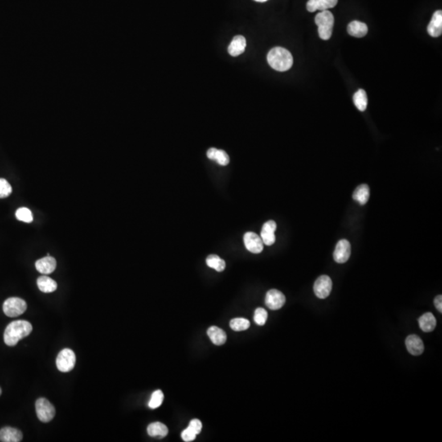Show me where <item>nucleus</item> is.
Segmentation results:
<instances>
[{
    "label": "nucleus",
    "mask_w": 442,
    "mask_h": 442,
    "mask_svg": "<svg viewBox=\"0 0 442 442\" xmlns=\"http://www.w3.org/2000/svg\"><path fill=\"white\" fill-rule=\"evenodd\" d=\"M32 332V325L26 320H16L7 326L4 339L7 346H14L20 340L27 337Z\"/></svg>",
    "instance_id": "nucleus-1"
},
{
    "label": "nucleus",
    "mask_w": 442,
    "mask_h": 442,
    "mask_svg": "<svg viewBox=\"0 0 442 442\" xmlns=\"http://www.w3.org/2000/svg\"><path fill=\"white\" fill-rule=\"evenodd\" d=\"M269 64L275 71H288L293 64V58L288 50L284 48H274L267 56Z\"/></svg>",
    "instance_id": "nucleus-2"
},
{
    "label": "nucleus",
    "mask_w": 442,
    "mask_h": 442,
    "mask_svg": "<svg viewBox=\"0 0 442 442\" xmlns=\"http://www.w3.org/2000/svg\"><path fill=\"white\" fill-rule=\"evenodd\" d=\"M316 23L318 26V31L320 39L328 40L330 39L333 34V26H334V17L333 13L329 10L320 12L316 17Z\"/></svg>",
    "instance_id": "nucleus-3"
},
{
    "label": "nucleus",
    "mask_w": 442,
    "mask_h": 442,
    "mask_svg": "<svg viewBox=\"0 0 442 442\" xmlns=\"http://www.w3.org/2000/svg\"><path fill=\"white\" fill-rule=\"evenodd\" d=\"M76 363V357L73 350L65 348L61 350L56 360L57 367L58 370L63 373H68L75 367Z\"/></svg>",
    "instance_id": "nucleus-4"
},
{
    "label": "nucleus",
    "mask_w": 442,
    "mask_h": 442,
    "mask_svg": "<svg viewBox=\"0 0 442 442\" xmlns=\"http://www.w3.org/2000/svg\"><path fill=\"white\" fill-rule=\"evenodd\" d=\"M27 309L26 301L19 297H10L5 300L3 305V311L9 317L21 316Z\"/></svg>",
    "instance_id": "nucleus-5"
},
{
    "label": "nucleus",
    "mask_w": 442,
    "mask_h": 442,
    "mask_svg": "<svg viewBox=\"0 0 442 442\" xmlns=\"http://www.w3.org/2000/svg\"><path fill=\"white\" fill-rule=\"evenodd\" d=\"M35 410L39 420L43 423H49L54 419L56 414L54 406L46 398H39L35 402Z\"/></svg>",
    "instance_id": "nucleus-6"
},
{
    "label": "nucleus",
    "mask_w": 442,
    "mask_h": 442,
    "mask_svg": "<svg viewBox=\"0 0 442 442\" xmlns=\"http://www.w3.org/2000/svg\"><path fill=\"white\" fill-rule=\"evenodd\" d=\"M333 288V282L328 275H321L316 279L314 284V292L317 297L325 299L330 295Z\"/></svg>",
    "instance_id": "nucleus-7"
},
{
    "label": "nucleus",
    "mask_w": 442,
    "mask_h": 442,
    "mask_svg": "<svg viewBox=\"0 0 442 442\" xmlns=\"http://www.w3.org/2000/svg\"><path fill=\"white\" fill-rule=\"evenodd\" d=\"M245 247L250 252L254 254H259L264 249V243L261 238L258 234L253 232H247L243 237Z\"/></svg>",
    "instance_id": "nucleus-8"
},
{
    "label": "nucleus",
    "mask_w": 442,
    "mask_h": 442,
    "mask_svg": "<svg viewBox=\"0 0 442 442\" xmlns=\"http://www.w3.org/2000/svg\"><path fill=\"white\" fill-rule=\"evenodd\" d=\"M350 253H351L350 243L346 239H342L340 240L336 246V249L333 252V259L337 263L343 264L349 260Z\"/></svg>",
    "instance_id": "nucleus-9"
},
{
    "label": "nucleus",
    "mask_w": 442,
    "mask_h": 442,
    "mask_svg": "<svg viewBox=\"0 0 442 442\" xmlns=\"http://www.w3.org/2000/svg\"><path fill=\"white\" fill-rule=\"evenodd\" d=\"M286 302V297L283 292L279 290L271 289L266 296V305L273 311L279 310L284 306Z\"/></svg>",
    "instance_id": "nucleus-10"
},
{
    "label": "nucleus",
    "mask_w": 442,
    "mask_h": 442,
    "mask_svg": "<svg viewBox=\"0 0 442 442\" xmlns=\"http://www.w3.org/2000/svg\"><path fill=\"white\" fill-rule=\"evenodd\" d=\"M277 225L274 220H269L264 224L260 232L262 242L267 246H271L275 243V230Z\"/></svg>",
    "instance_id": "nucleus-11"
},
{
    "label": "nucleus",
    "mask_w": 442,
    "mask_h": 442,
    "mask_svg": "<svg viewBox=\"0 0 442 442\" xmlns=\"http://www.w3.org/2000/svg\"><path fill=\"white\" fill-rule=\"evenodd\" d=\"M406 347L413 356H420L424 351V344L417 335H410L406 340Z\"/></svg>",
    "instance_id": "nucleus-12"
},
{
    "label": "nucleus",
    "mask_w": 442,
    "mask_h": 442,
    "mask_svg": "<svg viewBox=\"0 0 442 442\" xmlns=\"http://www.w3.org/2000/svg\"><path fill=\"white\" fill-rule=\"evenodd\" d=\"M57 267V261L54 257L50 255L46 257L41 258L35 262V268L40 274L50 275L55 271Z\"/></svg>",
    "instance_id": "nucleus-13"
},
{
    "label": "nucleus",
    "mask_w": 442,
    "mask_h": 442,
    "mask_svg": "<svg viewBox=\"0 0 442 442\" xmlns=\"http://www.w3.org/2000/svg\"><path fill=\"white\" fill-rule=\"evenodd\" d=\"M338 0H309L307 2L306 8L311 13L319 11L322 12L328 9L334 8L337 5Z\"/></svg>",
    "instance_id": "nucleus-14"
},
{
    "label": "nucleus",
    "mask_w": 442,
    "mask_h": 442,
    "mask_svg": "<svg viewBox=\"0 0 442 442\" xmlns=\"http://www.w3.org/2000/svg\"><path fill=\"white\" fill-rule=\"evenodd\" d=\"M22 431L17 428L5 427L0 430V441L19 442L22 441Z\"/></svg>",
    "instance_id": "nucleus-15"
},
{
    "label": "nucleus",
    "mask_w": 442,
    "mask_h": 442,
    "mask_svg": "<svg viewBox=\"0 0 442 442\" xmlns=\"http://www.w3.org/2000/svg\"><path fill=\"white\" fill-rule=\"evenodd\" d=\"M427 32L432 37H439L442 33V12H435L427 26Z\"/></svg>",
    "instance_id": "nucleus-16"
},
{
    "label": "nucleus",
    "mask_w": 442,
    "mask_h": 442,
    "mask_svg": "<svg viewBox=\"0 0 442 442\" xmlns=\"http://www.w3.org/2000/svg\"><path fill=\"white\" fill-rule=\"evenodd\" d=\"M246 46H247V41L244 37L243 35H236L231 41L230 46L228 48V51L231 56H239L244 53Z\"/></svg>",
    "instance_id": "nucleus-17"
},
{
    "label": "nucleus",
    "mask_w": 442,
    "mask_h": 442,
    "mask_svg": "<svg viewBox=\"0 0 442 442\" xmlns=\"http://www.w3.org/2000/svg\"><path fill=\"white\" fill-rule=\"evenodd\" d=\"M207 335L213 343L216 346L224 345L227 340L226 332L216 326L209 328L208 330H207Z\"/></svg>",
    "instance_id": "nucleus-18"
},
{
    "label": "nucleus",
    "mask_w": 442,
    "mask_h": 442,
    "mask_svg": "<svg viewBox=\"0 0 442 442\" xmlns=\"http://www.w3.org/2000/svg\"><path fill=\"white\" fill-rule=\"evenodd\" d=\"M419 324L420 329L425 333H431L436 326V318L432 314L425 313L419 319Z\"/></svg>",
    "instance_id": "nucleus-19"
},
{
    "label": "nucleus",
    "mask_w": 442,
    "mask_h": 442,
    "mask_svg": "<svg viewBox=\"0 0 442 442\" xmlns=\"http://www.w3.org/2000/svg\"><path fill=\"white\" fill-rule=\"evenodd\" d=\"M347 31L351 36L362 38L368 33V26L364 22L353 21L347 26Z\"/></svg>",
    "instance_id": "nucleus-20"
},
{
    "label": "nucleus",
    "mask_w": 442,
    "mask_h": 442,
    "mask_svg": "<svg viewBox=\"0 0 442 442\" xmlns=\"http://www.w3.org/2000/svg\"><path fill=\"white\" fill-rule=\"evenodd\" d=\"M207 157L210 160L217 161V163L221 165H227L230 163V157L224 150H219L215 148H211L208 149L207 153Z\"/></svg>",
    "instance_id": "nucleus-21"
},
{
    "label": "nucleus",
    "mask_w": 442,
    "mask_h": 442,
    "mask_svg": "<svg viewBox=\"0 0 442 442\" xmlns=\"http://www.w3.org/2000/svg\"><path fill=\"white\" fill-rule=\"evenodd\" d=\"M37 285L41 292L45 293H51L56 291L58 288V284L54 279L48 276H40L37 279Z\"/></svg>",
    "instance_id": "nucleus-22"
},
{
    "label": "nucleus",
    "mask_w": 442,
    "mask_h": 442,
    "mask_svg": "<svg viewBox=\"0 0 442 442\" xmlns=\"http://www.w3.org/2000/svg\"><path fill=\"white\" fill-rule=\"evenodd\" d=\"M148 435L153 437L163 438L167 436L168 428L165 424L160 423V422H156V423H151L148 425Z\"/></svg>",
    "instance_id": "nucleus-23"
},
{
    "label": "nucleus",
    "mask_w": 442,
    "mask_h": 442,
    "mask_svg": "<svg viewBox=\"0 0 442 442\" xmlns=\"http://www.w3.org/2000/svg\"><path fill=\"white\" fill-rule=\"evenodd\" d=\"M369 187L367 185H361L356 189L352 198L361 205L367 203L369 198Z\"/></svg>",
    "instance_id": "nucleus-24"
},
{
    "label": "nucleus",
    "mask_w": 442,
    "mask_h": 442,
    "mask_svg": "<svg viewBox=\"0 0 442 442\" xmlns=\"http://www.w3.org/2000/svg\"><path fill=\"white\" fill-rule=\"evenodd\" d=\"M353 101H354L355 105L358 108L359 111L364 112L367 108V94L364 90H359L353 97Z\"/></svg>",
    "instance_id": "nucleus-25"
},
{
    "label": "nucleus",
    "mask_w": 442,
    "mask_h": 442,
    "mask_svg": "<svg viewBox=\"0 0 442 442\" xmlns=\"http://www.w3.org/2000/svg\"><path fill=\"white\" fill-rule=\"evenodd\" d=\"M206 264L218 272L224 271L226 266V261L217 255H208V257L206 258Z\"/></svg>",
    "instance_id": "nucleus-26"
},
{
    "label": "nucleus",
    "mask_w": 442,
    "mask_h": 442,
    "mask_svg": "<svg viewBox=\"0 0 442 442\" xmlns=\"http://www.w3.org/2000/svg\"><path fill=\"white\" fill-rule=\"evenodd\" d=\"M230 328L236 332L247 330L250 327L249 320L244 318H235L230 321Z\"/></svg>",
    "instance_id": "nucleus-27"
},
{
    "label": "nucleus",
    "mask_w": 442,
    "mask_h": 442,
    "mask_svg": "<svg viewBox=\"0 0 442 442\" xmlns=\"http://www.w3.org/2000/svg\"><path fill=\"white\" fill-rule=\"evenodd\" d=\"M16 217L17 219L26 223H31L33 221L32 212L26 207H21L16 211Z\"/></svg>",
    "instance_id": "nucleus-28"
},
{
    "label": "nucleus",
    "mask_w": 442,
    "mask_h": 442,
    "mask_svg": "<svg viewBox=\"0 0 442 442\" xmlns=\"http://www.w3.org/2000/svg\"><path fill=\"white\" fill-rule=\"evenodd\" d=\"M164 394L161 390H157L153 393L151 396L150 402L148 403V406L151 409H157L161 406L163 402Z\"/></svg>",
    "instance_id": "nucleus-29"
},
{
    "label": "nucleus",
    "mask_w": 442,
    "mask_h": 442,
    "mask_svg": "<svg viewBox=\"0 0 442 442\" xmlns=\"http://www.w3.org/2000/svg\"><path fill=\"white\" fill-rule=\"evenodd\" d=\"M268 319V313L263 308H257L254 314V321L259 326H263L267 323Z\"/></svg>",
    "instance_id": "nucleus-30"
},
{
    "label": "nucleus",
    "mask_w": 442,
    "mask_h": 442,
    "mask_svg": "<svg viewBox=\"0 0 442 442\" xmlns=\"http://www.w3.org/2000/svg\"><path fill=\"white\" fill-rule=\"evenodd\" d=\"M13 189L5 179H0V198H6L12 193Z\"/></svg>",
    "instance_id": "nucleus-31"
},
{
    "label": "nucleus",
    "mask_w": 442,
    "mask_h": 442,
    "mask_svg": "<svg viewBox=\"0 0 442 442\" xmlns=\"http://www.w3.org/2000/svg\"><path fill=\"white\" fill-rule=\"evenodd\" d=\"M181 436H182V439L185 440V441L190 442L195 440L197 434H196L195 432L190 428V427H188L186 429L184 430V431H182Z\"/></svg>",
    "instance_id": "nucleus-32"
},
{
    "label": "nucleus",
    "mask_w": 442,
    "mask_h": 442,
    "mask_svg": "<svg viewBox=\"0 0 442 442\" xmlns=\"http://www.w3.org/2000/svg\"><path fill=\"white\" fill-rule=\"evenodd\" d=\"M189 427H190L192 430H193L194 432H195L197 435L199 434L202 431V422L199 420V419H193V420L189 423Z\"/></svg>",
    "instance_id": "nucleus-33"
},
{
    "label": "nucleus",
    "mask_w": 442,
    "mask_h": 442,
    "mask_svg": "<svg viewBox=\"0 0 442 442\" xmlns=\"http://www.w3.org/2000/svg\"><path fill=\"white\" fill-rule=\"evenodd\" d=\"M434 305L436 306L438 312L442 313V296L438 295L436 296V298L434 300Z\"/></svg>",
    "instance_id": "nucleus-34"
},
{
    "label": "nucleus",
    "mask_w": 442,
    "mask_h": 442,
    "mask_svg": "<svg viewBox=\"0 0 442 442\" xmlns=\"http://www.w3.org/2000/svg\"><path fill=\"white\" fill-rule=\"evenodd\" d=\"M255 1H256V2H259V3H264V2H267V1H268V0H255Z\"/></svg>",
    "instance_id": "nucleus-35"
},
{
    "label": "nucleus",
    "mask_w": 442,
    "mask_h": 442,
    "mask_svg": "<svg viewBox=\"0 0 442 442\" xmlns=\"http://www.w3.org/2000/svg\"><path fill=\"white\" fill-rule=\"evenodd\" d=\"M1 394H2V389L0 387V395H1Z\"/></svg>",
    "instance_id": "nucleus-36"
}]
</instances>
